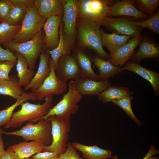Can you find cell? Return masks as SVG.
<instances>
[{"instance_id":"6da1fadb","label":"cell","mask_w":159,"mask_h":159,"mask_svg":"<svg viewBox=\"0 0 159 159\" xmlns=\"http://www.w3.org/2000/svg\"><path fill=\"white\" fill-rule=\"evenodd\" d=\"M100 26L95 22L79 19L77 24V36L81 47L90 49L97 56L108 60L110 55L106 52L102 46Z\"/></svg>"},{"instance_id":"7a4b0ae2","label":"cell","mask_w":159,"mask_h":159,"mask_svg":"<svg viewBox=\"0 0 159 159\" xmlns=\"http://www.w3.org/2000/svg\"><path fill=\"white\" fill-rule=\"evenodd\" d=\"M53 96L45 98L42 104H33L27 102L21 104V109L13 112L9 122L4 125L6 129L17 128L28 121L36 122L46 115L52 106Z\"/></svg>"},{"instance_id":"3957f363","label":"cell","mask_w":159,"mask_h":159,"mask_svg":"<svg viewBox=\"0 0 159 159\" xmlns=\"http://www.w3.org/2000/svg\"><path fill=\"white\" fill-rule=\"evenodd\" d=\"M46 120L50 122L52 141L43 151L54 152L59 155L65 152L67 146L71 128L70 118L54 116Z\"/></svg>"},{"instance_id":"277c9868","label":"cell","mask_w":159,"mask_h":159,"mask_svg":"<svg viewBox=\"0 0 159 159\" xmlns=\"http://www.w3.org/2000/svg\"><path fill=\"white\" fill-rule=\"evenodd\" d=\"M2 44L6 48L22 55L26 60L29 69L32 70L35 69V62L39 54L44 52L46 49L44 34L42 30L28 41L16 43L10 41Z\"/></svg>"},{"instance_id":"5b68a950","label":"cell","mask_w":159,"mask_h":159,"mask_svg":"<svg viewBox=\"0 0 159 159\" xmlns=\"http://www.w3.org/2000/svg\"><path fill=\"white\" fill-rule=\"evenodd\" d=\"M68 90L64 94L62 99L55 106L50 108L47 114L39 120H46L52 116H57L70 118L76 114L79 109L78 104L82 99V96L76 87L74 80H70L67 85Z\"/></svg>"},{"instance_id":"8992f818","label":"cell","mask_w":159,"mask_h":159,"mask_svg":"<svg viewBox=\"0 0 159 159\" xmlns=\"http://www.w3.org/2000/svg\"><path fill=\"white\" fill-rule=\"evenodd\" d=\"M36 124L29 122L20 129L13 132H6L0 129V132L6 135L17 136L23 138L26 141H37L46 145L52 142L51 125L50 121L40 120Z\"/></svg>"},{"instance_id":"52a82bcc","label":"cell","mask_w":159,"mask_h":159,"mask_svg":"<svg viewBox=\"0 0 159 159\" xmlns=\"http://www.w3.org/2000/svg\"><path fill=\"white\" fill-rule=\"evenodd\" d=\"M113 1L105 0H76L77 18L98 24L107 16L109 8Z\"/></svg>"},{"instance_id":"ba28073f","label":"cell","mask_w":159,"mask_h":159,"mask_svg":"<svg viewBox=\"0 0 159 159\" xmlns=\"http://www.w3.org/2000/svg\"><path fill=\"white\" fill-rule=\"evenodd\" d=\"M46 19L39 14L35 6L28 8L20 29L11 41L21 43L31 39L42 30Z\"/></svg>"},{"instance_id":"9c48e42d","label":"cell","mask_w":159,"mask_h":159,"mask_svg":"<svg viewBox=\"0 0 159 159\" xmlns=\"http://www.w3.org/2000/svg\"><path fill=\"white\" fill-rule=\"evenodd\" d=\"M48 63L50 70L49 75L39 88L32 91L35 93L37 99L40 101L53 95L62 94L67 89V83L62 81L56 75L55 68L51 58Z\"/></svg>"},{"instance_id":"30bf717a","label":"cell","mask_w":159,"mask_h":159,"mask_svg":"<svg viewBox=\"0 0 159 159\" xmlns=\"http://www.w3.org/2000/svg\"><path fill=\"white\" fill-rule=\"evenodd\" d=\"M62 35L71 49L77 34L76 0H63Z\"/></svg>"},{"instance_id":"8fae6325","label":"cell","mask_w":159,"mask_h":159,"mask_svg":"<svg viewBox=\"0 0 159 159\" xmlns=\"http://www.w3.org/2000/svg\"><path fill=\"white\" fill-rule=\"evenodd\" d=\"M112 33L121 35L131 37L140 34L142 29L135 24L134 21L127 18L106 16L99 23Z\"/></svg>"},{"instance_id":"7c38bea8","label":"cell","mask_w":159,"mask_h":159,"mask_svg":"<svg viewBox=\"0 0 159 159\" xmlns=\"http://www.w3.org/2000/svg\"><path fill=\"white\" fill-rule=\"evenodd\" d=\"M55 73L61 80L65 82L70 79L75 80L82 77L80 70L75 58L70 54L60 57Z\"/></svg>"},{"instance_id":"4fadbf2b","label":"cell","mask_w":159,"mask_h":159,"mask_svg":"<svg viewBox=\"0 0 159 159\" xmlns=\"http://www.w3.org/2000/svg\"><path fill=\"white\" fill-rule=\"evenodd\" d=\"M130 16L134 19L142 21L150 17L139 11L135 6L134 0H118L110 6L108 16Z\"/></svg>"},{"instance_id":"5bb4252c","label":"cell","mask_w":159,"mask_h":159,"mask_svg":"<svg viewBox=\"0 0 159 159\" xmlns=\"http://www.w3.org/2000/svg\"><path fill=\"white\" fill-rule=\"evenodd\" d=\"M142 37L141 34L132 37L126 44L111 55L108 60L114 66L121 67L123 66L135 53V48L139 45Z\"/></svg>"},{"instance_id":"9a60e30c","label":"cell","mask_w":159,"mask_h":159,"mask_svg":"<svg viewBox=\"0 0 159 159\" xmlns=\"http://www.w3.org/2000/svg\"><path fill=\"white\" fill-rule=\"evenodd\" d=\"M139 44L138 52L131 58L130 61L140 65L141 61L145 59L159 60V45L154 40L149 36H143Z\"/></svg>"},{"instance_id":"2e32d148","label":"cell","mask_w":159,"mask_h":159,"mask_svg":"<svg viewBox=\"0 0 159 159\" xmlns=\"http://www.w3.org/2000/svg\"><path fill=\"white\" fill-rule=\"evenodd\" d=\"M61 22V17L58 16H52L46 19L43 28L44 33L45 47L47 50H52L58 44Z\"/></svg>"},{"instance_id":"e0dca14e","label":"cell","mask_w":159,"mask_h":159,"mask_svg":"<svg viewBox=\"0 0 159 159\" xmlns=\"http://www.w3.org/2000/svg\"><path fill=\"white\" fill-rule=\"evenodd\" d=\"M74 81L76 88L82 96L97 95L111 85L108 80L97 81L85 77Z\"/></svg>"},{"instance_id":"ac0fdd59","label":"cell","mask_w":159,"mask_h":159,"mask_svg":"<svg viewBox=\"0 0 159 159\" xmlns=\"http://www.w3.org/2000/svg\"><path fill=\"white\" fill-rule=\"evenodd\" d=\"M39 58L37 71L29 82L24 87L25 91L30 90L33 91L37 89L49 74L50 70L48 63L49 54L48 53H42Z\"/></svg>"},{"instance_id":"d6986e66","label":"cell","mask_w":159,"mask_h":159,"mask_svg":"<svg viewBox=\"0 0 159 159\" xmlns=\"http://www.w3.org/2000/svg\"><path fill=\"white\" fill-rule=\"evenodd\" d=\"M34 3L39 14L45 18L63 14V0H34Z\"/></svg>"},{"instance_id":"ffe728a7","label":"cell","mask_w":159,"mask_h":159,"mask_svg":"<svg viewBox=\"0 0 159 159\" xmlns=\"http://www.w3.org/2000/svg\"><path fill=\"white\" fill-rule=\"evenodd\" d=\"M124 70L134 72L148 81L155 94H159V73L147 69L134 62L127 61L122 68Z\"/></svg>"},{"instance_id":"44dd1931","label":"cell","mask_w":159,"mask_h":159,"mask_svg":"<svg viewBox=\"0 0 159 159\" xmlns=\"http://www.w3.org/2000/svg\"><path fill=\"white\" fill-rule=\"evenodd\" d=\"M46 145L40 141H25L9 147L8 149L16 154L19 159L29 158L42 151Z\"/></svg>"},{"instance_id":"7402d4cb","label":"cell","mask_w":159,"mask_h":159,"mask_svg":"<svg viewBox=\"0 0 159 159\" xmlns=\"http://www.w3.org/2000/svg\"><path fill=\"white\" fill-rule=\"evenodd\" d=\"M72 144L75 149L81 153L85 159H107L112 158L110 150L102 148L97 145L88 146L77 142H73Z\"/></svg>"},{"instance_id":"603a6c76","label":"cell","mask_w":159,"mask_h":159,"mask_svg":"<svg viewBox=\"0 0 159 159\" xmlns=\"http://www.w3.org/2000/svg\"><path fill=\"white\" fill-rule=\"evenodd\" d=\"M92 61L99 70V73L97 75L99 81L107 80L108 78L113 77L117 74L125 71L122 68L114 66L108 60H105L97 56L94 57Z\"/></svg>"},{"instance_id":"cb8c5ba5","label":"cell","mask_w":159,"mask_h":159,"mask_svg":"<svg viewBox=\"0 0 159 159\" xmlns=\"http://www.w3.org/2000/svg\"><path fill=\"white\" fill-rule=\"evenodd\" d=\"M101 32L102 46L107 49L110 56L120 47L126 44L132 37L128 36L119 35L115 33L108 34L101 29Z\"/></svg>"},{"instance_id":"d4e9b609","label":"cell","mask_w":159,"mask_h":159,"mask_svg":"<svg viewBox=\"0 0 159 159\" xmlns=\"http://www.w3.org/2000/svg\"><path fill=\"white\" fill-rule=\"evenodd\" d=\"M17 61L16 64L18 85L21 87L25 86L31 81L34 77V70L29 68L28 63L25 58L19 53L14 54Z\"/></svg>"},{"instance_id":"484cf974","label":"cell","mask_w":159,"mask_h":159,"mask_svg":"<svg viewBox=\"0 0 159 159\" xmlns=\"http://www.w3.org/2000/svg\"><path fill=\"white\" fill-rule=\"evenodd\" d=\"M132 92L128 87L120 86H111L97 95L98 100L106 103L122 98Z\"/></svg>"},{"instance_id":"4316f807","label":"cell","mask_w":159,"mask_h":159,"mask_svg":"<svg viewBox=\"0 0 159 159\" xmlns=\"http://www.w3.org/2000/svg\"><path fill=\"white\" fill-rule=\"evenodd\" d=\"M73 56L80 68L82 77L99 81L97 74L94 72L92 68L91 60L87 55L82 51L77 50Z\"/></svg>"},{"instance_id":"83f0119b","label":"cell","mask_w":159,"mask_h":159,"mask_svg":"<svg viewBox=\"0 0 159 159\" xmlns=\"http://www.w3.org/2000/svg\"><path fill=\"white\" fill-rule=\"evenodd\" d=\"M37 99V97L34 92H24L19 98L16 100L14 104L5 109L0 110V126L5 125L9 122L14 110L17 106L27 100H35Z\"/></svg>"},{"instance_id":"f1b7e54d","label":"cell","mask_w":159,"mask_h":159,"mask_svg":"<svg viewBox=\"0 0 159 159\" xmlns=\"http://www.w3.org/2000/svg\"><path fill=\"white\" fill-rule=\"evenodd\" d=\"M24 92L15 77H10L9 80H0V95L9 96L17 100Z\"/></svg>"},{"instance_id":"f546056e","label":"cell","mask_w":159,"mask_h":159,"mask_svg":"<svg viewBox=\"0 0 159 159\" xmlns=\"http://www.w3.org/2000/svg\"><path fill=\"white\" fill-rule=\"evenodd\" d=\"M62 25H60L59 34V39L58 44L55 49L52 50H47V53L50 55L55 70L57 69L59 60L62 56L69 54L71 49L67 42L64 39L62 35Z\"/></svg>"},{"instance_id":"4dcf8cb0","label":"cell","mask_w":159,"mask_h":159,"mask_svg":"<svg viewBox=\"0 0 159 159\" xmlns=\"http://www.w3.org/2000/svg\"><path fill=\"white\" fill-rule=\"evenodd\" d=\"M21 24L11 25L4 21L0 23V45L11 41L21 27Z\"/></svg>"},{"instance_id":"1f68e13d","label":"cell","mask_w":159,"mask_h":159,"mask_svg":"<svg viewBox=\"0 0 159 159\" xmlns=\"http://www.w3.org/2000/svg\"><path fill=\"white\" fill-rule=\"evenodd\" d=\"M134 93V92H132L122 98L114 100L112 102L121 107L136 123L139 126H140L141 122L134 113L131 107V101L133 99V95Z\"/></svg>"},{"instance_id":"d6a6232c","label":"cell","mask_w":159,"mask_h":159,"mask_svg":"<svg viewBox=\"0 0 159 159\" xmlns=\"http://www.w3.org/2000/svg\"><path fill=\"white\" fill-rule=\"evenodd\" d=\"M136 8L142 13L151 17L159 5V0H134Z\"/></svg>"},{"instance_id":"836d02e7","label":"cell","mask_w":159,"mask_h":159,"mask_svg":"<svg viewBox=\"0 0 159 159\" xmlns=\"http://www.w3.org/2000/svg\"><path fill=\"white\" fill-rule=\"evenodd\" d=\"M28 9L13 4L10 12L5 22L11 25L18 24L19 22L24 17Z\"/></svg>"},{"instance_id":"e575fe53","label":"cell","mask_w":159,"mask_h":159,"mask_svg":"<svg viewBox=\"0 0 159 159\" xmlns=\"http://www.w3.org/2000/svg\"><path fill=\"white\" fill-rule=\"evenodd\" d=\"M134 23L142 29L148 28L158 34H159V10L156 13L147 19L141 21H135Z\"/></svg>"},{"instance_id":"d590c367","label":"cell","mask_w":159,"mask_h":159,"mask_svg":"<svg viewBox=\"0 0 159 159\" xmlns=\"http://www.w3.org/2000/svg\"><path fill=\"white\" fill-rule=\"evenodd\" d=\"M16 63L9 61L0 62V80L9 79V73Z\"/></svg>"},{"instance_id":"8d00e7d4","label":"cell","mask_w":159,"mask_h":159,"mask_svg":"<svg viewBox=\"0 0 159 159\" xmlns=\"http://www.w3.org/2000/svg\"><path fill=\"white\" fill-rule=\"evenodd\" d=\"M54 159H84L77 153L76 149L72 145V143L69 142L65 152L59 155Z\"/></svg>"},{"instance_id":"74e56055","label":"cell","mask_w":159,"mask_h":159,"mask_svg":"<svg viewBox=\"0 0 159 159\" xmlns=\"http://www.w3.org/2000/svg\"><path fill=\"white\" fill-rule=\"evenodd\" d=\"M13 4L10 0H0V22L5 21L9 16Z\"/></svg>"},{"instance_id":"f35d334b","label":"cell","mask_w":159,"mask_h":159,"mask_svg":"<svg viewBox=\"0 0 159 159\" xmlns=\"http://www.w3.org/2000/svg\"><path fill=\"white\" fill-rule=\"evenodd\" d=\"M17 58L9 49H4L0 45V62L9 61L16 63Z\"/></svg>"},{"instance_id":"ab89813d","label":"cell","mask_w":159,"mask_h":159,"mask_svg":"<svg viewBox=\"0 0 159 159\" xmlns=\"http://www.w3.org/2000/svg\"><path fill=\"white\" fill-rule=\"evenodd\" d=\"M54 153L47 151L39 152L32 155L31 159H54L58 156Z\"/></svg>"},{"instance_id":"60d3db41","label":"cell","mask_w":159,"mask_h":159,"mask_svg":"<svg viewBox=\"0 0 159 159\" xmlns=\"http://www.w3.org/2000/svg\"><path fill=\"white\" fill-rule=\"evenodd\" d=\"M159 151L157 149L154 145H152L145 157L142 159H159V157L154 155L158 154ZM112 158L114 159H119L117 155H114Z\"/></svg>"},{"instance_id":"b9f144b4","label":"cell","mask_w":159,"mask_h":159,"mask_svg":"<svg viewBox=\"0 0 159 159\" xmlns=\"http://www.w3.org/2000/svg\"><path fill=\"white\" fill-rule=\"evenodd\" d=\"M14 5H19L28 8L35 6L34 0H10Z\"/></svg>"},{"instance_id":"7bdbcfd3","label":"cell","mask_w":159,"mask_h":159,"mask_svg":"<svg viewBox=\"0 0 159 159\" xmlns=\"http://www.w3.org/2000/svg\"><path fill=\"white\" fill-rule=\"evenodd\" d=\"M0 159H19L16 153L7 149L5 153L1 157Z\"/></svg>"},{"instance_id":"ee69618b","label":"cell","mask_w":159,"mask_h":159,"mask_svg":"<svg viewBox=\"0 0 159 159\" xmlns=\"http://www.w3.org/2000/svg\"><path fill=\"white\" fill-rule=\"evenodd\" d=\"M3 134L2 133L0 132V158L6 152L4 149V145L2 137Z\"/></svg>"},{"instance_id":"f6af8a7d","label":"cell","mask_w":159,"mask_h":159,"mask_svg":"<svg viewBox=\"0 0 159 159\" xmlns=\"http://www.w3.org/2000/svg\"><path fill=\"white\" fill-rule=\"evenodd\" d=\"M22 159H31L30 158H24Z\"/></svg>"},{"instance_id":"bcb514c9","label":"cell","mask_w":159,"mask_h":159,"mask_svg":"<svg viewBox=\"0 0 159 159\" xmlns=\"http://www.w3.org/2000/svg\"><path fill=\"white\" fill-rule=\"evenodd\" d=\"M1 22H0V23H1Z\"/></svg>"}]
</instances>
